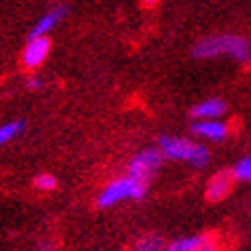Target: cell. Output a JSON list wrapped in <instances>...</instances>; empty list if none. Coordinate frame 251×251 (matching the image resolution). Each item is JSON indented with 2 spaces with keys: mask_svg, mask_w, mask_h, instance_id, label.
Segmentation results:
<instances>
[{
  "mask_svg": "<svg viewBox=\"0 0 251 251\" xmlns=\"http://www.w3.org/2000/svg\"><path fill=\"white\" fill-rule=\"evenodd\" d=\"M194 56L200 60H210L218 56H228L237 60L239 64H251V41L235 35V33H223L200 39L194 46Z\"/></svg>",
  "mask_w": 251,
  "mask_h": 251,
  "instance_id": "cell-1",
  "label": "cell"
},
{
  "mask_svg": "<svg viewBox=\"0 0 251 251\" xmlns=\"http://www.w3.org/2000/svg\"><path fill=\"white\" fill-rule=\"evenodd\" d=\"M159 149L163 151L165 159L171 161H185L196 169H202L210 163V151L204 144H198L190 138H177V136H161Z\"/></svg>",
  "mask_w": 251,
  "mask_h": 251,
  "instance_id": "cell-2",
  "label": "cell"
},
{
  "mask_svg": "<svg viewBox=\"0 0 251 251\" xmlns=\"http://www.w3.org/2000/svg\"><path fill=\"white\" fill-rule=\"evenodd\" d=\"M146 192H149V183L126 173L124 177L111 179L105 187H103L101 194L97 196V206L99 208H111L124 200H142L146 196Z\"/></svg>",
  "mask_w": 251,
  "mask_h": 251,
  "instance_id": "cell-3",
  "label": "cell"
},
{
  "mask_svg": "<svg viewBox=\"0 0 251 251\" xmlns=\"http://www.w3.org/2000/svg\"><path fill=\"white\" fill-rule=\"evenodd\" d=\"M163 159H165V154H163V151L159 149V146H156V149H142L130 159L128 175L151 183L152 175L159 171V167L163 165Z\"/></svg>",
  "mask_w": 251,
  "mask_h": 251,
  "instance_id": "cell-4",
  "label": "cell"
},
{
  "mask_svg": "<svg viewBox=\"0 0 251 251\" xmlns=\"http://www.w3.org/2000/svg\"><path fill=\"white\" fill-rule=\"evenodd\" d=\"M235 181L237 179H235V175H233V169L231 171L225 169V171L214 173L210 179H208V185H206V192H204L206 200L208 202H221V200H225V198L231 194Z\"/></svg>",
  "mask_w": 251,
  "mask_h": 251,
  "instance_id": "cell-5",
  "label": "cell"
},
{
  "mask_svg": "<svg viewBox=\"0 0 251 251\" xmlns=\"http://www.w3.org/2000/svg\"><path fill=\"white\" fill-rule=\"evenodd\" d=\"M50 48H51V41L46 35L29 39L25 50H23V56H21V60H23V66L29 68V70L39 68L46 62V58L50 54Z\"/></svg>",
  "mask_w": 251,
  "mask_h": 251,
  "instance_id": "cell-6",
  "label": "cell"
},
{
  "mask_svg": "<svg viewBox=\"0 0 251 251\" xmlns=\"http://www.w3.org/2000/svg\"><path fill=\"white\" fill-rule=\"evenodd\" d=\"M190 130L198 138L212 140V142H223L228 136V126L221 120H194Z\"/></svg>",
  "mask_w": 251,
  "mask_h": 251,
  "instance_id": "cell-7",
  "label": "cell"
},
{
  "mask_svg": "<svg viewBox=\"0 0 251 251\" xmlns=\"http://www.w3.org/2000/svg\"><path fill=\"white\" fill-rule=\"evenodd\" d=\"M66 15V8L64 6H56V8H51L48 10V13L41 17L35 27L31 29V33H29V39H33V37H44V35H50L51 31H54V27L60 23V19H64Z\"/></svg>",
  "mask_w": 251,
  "mask_h": 251,
  "instance_id": "cell-8",
  "label": "cell"
},
{
  "mask_svg": "<svg viewBox=\"0 0 251 251\" xmlns=\"http://www.w3.org/2000/svg\"><path fill=\"white\" fill-rule=\"evenodd\" d=\"M226 113V103L223 99H206L200 101L198 105L192 107V118L194 120H216Z\"/></svg>",
  "mask_w": 251,
  "mask_h": 251,
  "instance_id": "cell-9",
  "label": "cell"
},
{
  "mask_svg": "<svg viewBox=\"0 0 251 251\" xmlns=\"http://www.w3.org/2000/svg\"><path fill=\"white\" fill-rule=\"evenodd\" d=\"M208 235H194V237H183V239H177V241L169 243L165 247V251H198L206 241H208Z\"/></svg>",
  "mask_w": 251,
  "mask_h": 251,
  "instance_id": "cell-10",
  "label": "cell"
},
{
  "mask_svg": "<svg viewBox=\"0 0 251 251\" xmlns=\"http://www.w3.org/2000/svg\"><path fill=\"white\" fill-rule=\"evenodd\" d=\"M25 130V122L23 120H17V122H6L0 126V146L10 142L13 138H17V136Z\"/></svg>",
  "mask_w": 251,
  "mask_h": 251,
  "instance_id": "cell-11",
  "label": "cell"
},
{
  "mask_svg": "<svg viewBox=\"0 0 251 251\" xmlns=\"http://www.w3.org/2000/svg\"><path fill=\"white\" fill-rule=\"evenodd\" d=\"M165 241L161 237H156V235H146L142 237L140 241H136L134 249L132 251H165Z\"/></svg>",
  "mask_w": 251,
  "mask_h": 251,
  "instance_id": "cell-12",
  "label": "cell"
},
{
  "mask_svg": "<svg viewBox=\"0 0 251 251\" xmlns=\"http://www.w3.org/2000/svg\"><path fill=\"white\" fill-rule=\"evenodd\" d=\"M233 175L237 181H251V154L243 156V159L233 167Z\"/></svg>",
  "mask_w": 251,
  "mask_h": 251,
  "instance_id": "cell-13",
  "label": "cell"
},
{
  "mask_svg": "<svg viewBox=\"0 0 251 251\" xmlns=\"http://www.w3.org/2000/svg\"><path fill=\"white\" fill-rule=\"evenodd\" d=\"M56 177L54 175H50V173H39L35 179H33V185L37 187V190L41 192H50V190H54L56 187Z\"/></svg>",
  "mask_w": 251,
  "mask_h": 251,
  "instance_id": "cell-14",
  "label": "cell"
},
{
  "mask_svg": "<svg viewBox=\"0 0 251 251\" xmlns=\"http://www.w3.org/2000/svg\"><path fill=\"white\" fill-rule=\"evenodd\" d=\"M198 251H218V245H216L214 239H208V241H206L200 249H198Z\"/></svg>",
  "mask_w": 251,
  "mask_h": 251,
  "instance_id": "cell-15",
  "label": "cell"
},
{
  "mask_svg": "<svg viewBox=\"0 0 251 251\" xmlns=\"http://www.w3.org/2000/svg\"><path fill=\"white\" fill-rule=\"evenodd\" d=\"M27 85H29V89H39L41 87V80L39 78H29Z\"/></svg>",
  "mask_w": 251,
  "mask_h": 251,
  "instance_id": "cell-16",
  "label": "cell"
},
{
  "mask_svg": "<svg viewBox=\"0 0 251 251\" xmlns=\"http://www.w3.org/2000/svg\"><path fill=\"white\" fill-rule=\"evenodd\" d=\"M156 4H159V0H142V6H146V8H152Z\"/></svg>",
  "mask_w": 251,
  "mask_h": 251,
  "instance_id": "cell-17",
  "label": "cell"
},
{
  "mask_svg": "<svg viewBox=\"0 0 251 251\" xmlns=\"http://www.w3.org/2000/svg\"><path fill=\"white\" fill-rule=\"evenodd\" d=\"M39 251H56V249H51V247H48V245H41Z\"/></svg>",
  "mask_w": 251,
  "mask_h": 251,
  "instance_id": "cell-18",
  "label": "cell"
}]
</instances>
